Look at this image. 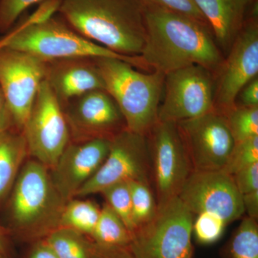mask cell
Instances as JSON below:
<instances>
[{
    "label": "cell",
    "mask_w": 258,
    "mask_h": 258,
    "mask_svg": "<svg viewBox=\"0 0 258 258\" xmlns=\"http://www.w3.org/2000/svg\"><path fill=\"white\" fill-rule=\"evenodd\" d=\"M66 203L52 183L50 169L28 159L3 208L6 229L10 235L30 242L44 239L58 228Z\"/></svg>",
    "instance_id": "cell-4"
},
{
    "label": "cell",
    "mask_w": 258,
    "mask_h": 258,
    "mask_svg": "<svg viewBox=\"0 0 258 258\" xmlns=\"http://www.w3.org/2000/svg\"><path fill=\"white\" fill-rule=\"evenodd\" d=\"M94 60L105 90L118 105L126 128L147 136L158 121L165 75L157 71L142 72L119 59Z\"/></svg>",
    "instance_id": "cell-5"
},
{
    "label": "cell",
    "mask_w": 258,
    "mask_h": 258,
    "mask_svg": "<svg viewBox=\"0 0 258 258\" xmlns=\"http://www.w3.org/2000/svg\"><path fill=\"white\" fill-rule=\"evenodd\" d=\"M150 152L146 136L126 128L111 139L109 152L95 175L78 191L76 198H86L111 185L132 180L148 181Z\"/></svg>",
    "instance_id": "cell-11"
},
{
    "label": "cell",
    "mask_w": 258,
    "mask_h": 258,
    "mask_svg": "<svg viewBox=\"0 0 258 258\" xmlns=\"http://www.w3.org/2000/svg\"><path fill=\"white\" fill-rule=\"evenodd\" d=\"M176 124L193 170H222L235 144L225 115L213 110Z\"/></svg>",
    "instance_id": "cell-13"
},
{
    "label": "cell",
    "mask_w": 258,
    "mask_h": 258,
    "mask_svg": "<svg viewBox=\"0 0 258 258\" xmlns=\"http://www.w3.org/2000/svg\"><path fill=\"white\" fill-rule=\"evenodd\" d=\"M46 71L47 61L36 55L9 47L0 51V90L19 132L23 131Z\"/></svg>",
    "instance_id": "cell-9"
},
{
    "label": "cell",
    "mask_w": 258,
    "mask_h": 258,
    "mask_svg": "<svg viewBox=\"0 0 258 258\" xmlns=\"http://www.w3.org/2000/svg\"><path fill=\"white\" fill-rule=\"evenodd\" d=\"M29 157L51 169L71 141L60 103L44 80L23 131Z\"/></svg>",
    "instance_id": "cell-7"
},
{
    "label": "cell",
    "mask_w": 258,
    "mask_h": 258,
    "mask_svg": "<svg viewBox=\"0 0 258 258\" xmlns=\"http://www.w3.org/2000/svg\"><path fill=\"white\" fill-rule=\"evenodd\" d=\"M232 258H258L257 220L247 217L241 222L231 241Z\"/></svg>",
    "instance_id": "cell-24"
},
{
    "label": "cell",
    "mask_w": 258,
    "mask_h": 258,
    "mask_svg": "<svg viewBox=\"0 0 258 258\" xmlns=\"http://www.w3.org/2000/svg\"><path fill=\"white\" fill-rule=\"evenodd\" d=\"M89 238L98 245L128 247L131 232L121 219L105 203Z\"/></svg>",
    "instance_id": "cell-20"
},
{
    "label": "cell",
    "mask_w": 258,
    "mask_h": 258,
    "mask_svg": "<svg viewBox=\"0 0 258 258\" xmlns=\"http://www.w3.org/2000/svg\"><path fill=\"white\" fill-rule=\"evenodd\" d=\"M111 139L71 141L50 169L51 179L67 203L101 167L109 152Z\"/></svg>",
    "instance_id": "cell-16"
},
{
    "label": "cell",
    "mask_w": 258,
    "mask_h": 258,
    "mask_svg": "<svg viewBox=\"0 0 258 258\" xmlns=\"http://www.w3.org/2000/svg\"><path fill=\"white\" fill-rule=\"evenodd\" d=\"M15 128L11 113L0 90V133L9 129Z\"/></svg>",
    "instance_id": "cell-35"
},
{
    "label": "cell",
    "mask_w": 258,
    "mask_h": 258,
    "mask_svg": "<svg viewBox=\"0 0 258 258\" xmlns=\"http://www.w3.org/2000/svg\"><path fill=\"white\" fill-rule=\"evenodd\" d=\"M132 199V218L134 230L145 225L157 213V202L148 181H128Z\"/></svg>",
    "instance_id": "cell-23"
},
{
    "label": "cell",
    "mask_w": 258,
    "mask_h": 258,
    "mask_svg": "<svg viewBox=\"0 0 258 258\" xmlns=\"http://www.w3.org/2000/svg\"><path fill=\"white\" fill-rule=\"evenodd\" d=\"M215 74L214 110L225 115L235 107L242 88L258 75L257 17L246 20Z\"/></svg>",
    "instance_id": "cell-12"
},
{
    "label": "cell",
    "mask_w": 258,
    "mask_h": 258,
    "mask_svg": "<svg viewBox=\"0 0 258 258\" xmlns=\"http://www.w3.org/2000/svg\"><path fill=\"white\" fill-rule=\"evenodd\" d=\"M144 2L146 38L139 56L148 71L166 75L198 64L215 76L225 56L209 25Z\"/></svg>",
    "instance_id": "cell-1"
},
{
    "label": "cell",
    "mask_w": 258,
    "mask_h": 258,
    "mask_svg": "<svg viewBox=\"0 0 258 258\" xmlns=\"http://www.w3.org/2000/svg\"><path fill=\"white\" fill-rule=\"evenodd\" d=\"M258 163V136L235 143L222 171L232 176Z\"/></svg>",
    "instance_id": "cell-27"
},
{
    "label": "cell",
    "mask_w": 258,
    "mask_h": 258,
    "mask_svg": "<svg viewBox=\"0 0 258 258\" xmlns=\"http://www.w3.org/2000/svg\"><path fill=\"white\" fill-rule=\"evenodd\" d=\"M232 176L241 195L258 190V163L244 168Z\"/></svg>",
    "instance_id": "cell-31"
},
{
    "label": "cell",
    "mask_w": 258,
    "mask_h": 258,
    "mask_svg": "<svg viewBox=\"0 0 258 258\" xmlns=\"http://www.w3.org/2000/svg\"><path fill=\"white\" fill-rule=\"evenodd\" d=\"M28 157L23 132L11 128L0 133V210H3Z\"/></svg>",
    "instance_id": "cell-19"
},
{
    "label": "cell",
    "mask_w": 258,
    "mask_h": 258,
    "mask_svg": "<svg viewBox=\"0 0 258 258\" xmlns=\"http://www.w3.org/2000/svg\"><path fill=\"white\" fill-rule=\"evenodd\" d=\"M157 191V205L179 195L193 171L177 124L158 120L146 136Z\"/></svg>",
    "instance_id": "cell-10"
},
{
    "label": "cell",
    "mask_w": 258,
    "mask_h": 258,
    "mask_svg": "<svg viewBox=\"0 0 258 258\" xmlns=\"http://www.w3.org/2000/svg\"><path fill=\"white\" fill-rule=\"evenodd\" d=\"M43 0H0V33L9 31L25 10Z\"/></svg>",
    "instance_id": "cell-29"
},
{
    "label": "cell",
    "mask_w": 258,
    "mask_h": 258,
    "mask_svg": "<svg viewBox=\"0 0 258 258\" xmlns=\"http://www.w3.org/2000/svg\"><path fill=\"white\" fill-rule=\"evenodd\" d=\"M26 258H58L44 239L34 241Z\"/></svg>",
    "instance_id": "cell-34"
},
{
    "label": "cell",
    "mask_w": 258,
    "mask_h": 258,
    "mask_svg": "<svg viewBox=\"0 0 258 258\" xmlns=\"http://www.w3.org/2000/svg\"><path fill=\"white\" fill-rule=\"evenodd\" d=\"M10 233L8 230L0 224V252L9 255Z\"/></svg>",
    "instance_id": "cell-37"
},
{
    "label": "cell",
    "mask_w": 258,
    "mask_h": 258,
    "mask_svg": "<svg viewBox=\"0 0 258 258\" xmlns=\"http://www.w3.org/2000/svg\"><path fill=\"white\" fill-rule=\"evenodd\" d=\"M45 81L60 106L94 90H105L94 58H67L47 61Z\"/></svg>",
    "instance_id": "cell-17"
},
{
    "label": "cell",
    "mask_w": 258,
    "mask_h": 258,
    "mask_svg": "<svg viewBox=\"0 0 258 258\" xmlns=\"http://www.w3.org/2000/svg\"><path fill=\"white\" fill-rule=\"evenodd\" d=\"M0 258H10V257H9V255H7V254L1 253V252H0Z\"/></svg>",
    "instance_id": "cell-39"
},
{
    "label": "cell",
    "mask_w": 258,
    "mask_h": 258,
    "mask_svg": "<svg viewBox=\"0 0 258 258\" xmlns=\"http://www.w3.org/2000/svg\"><path fill=\"white\" fill-rule=\"evenodd\" d=\"M222 53L227 54L243 28L253 0H195Z\"/></svg>",
    "instance_id": "cell-18"
},
{
    "label": "cell",
    "mask_w": 258,
    "mask_h": 258,
    "mask_svg": "<svg viewBox=\"0 0 258 258\" xmlns=\"http://www.w3.org/2000/svg\"><path fill=\"white\" fill-rule=\"evenodd\" d=\"M58 258H91L93 242L88 236L58 227L44 238Z\"/></svg>",
    "instance_id": "cell-21"
},
{
    "label": "cell",
    "mask_w": 258,
    "mask_h": 258,
    "mask_svg": "<svg viewBox=\"0 0 258 258\" xmlns=\"http://www.w3.org/2000/svg\"><path fill=\"white\" fill-rule=\"evenodd\" d=\"M57 13L76 32L116 53H142L144 0H61Z\"/></svg>",
    "instance_id": "cell-2"
},
{
    "label": "cell",
    "mask_w": 258,
    "mask_h": 258,
    "mask_svg": "<svg viewBox=\"0 0 258 258\" xmlns=\"http://www.w3.org/2000/svg\"><path fill=\"white\" fill-rule=\"evenodd\" d=\"M101 194L106 199V203L124 222L132 234L134 230V226L132 218V199L128 181H122L111 185L102 190Z\"/></svg>",
    "instance_id": "cell-26"
},
{
    "label": "cell",
    "mask_w": 258,
    "mask_h": 258,
    "mask_svg": "<svg viewBox=\"0 0 258 258\" xmlns=\"http://www.w3.org/2000/svg\"><path fill=\"white\" fill-rule=\"evenodd\" d=\"M91 258H135L128 247H109L93 243Z\"/></svg>",
    "instance_id": "cell-33"
},
{
    "label": "cell",
    "mask_w": 258,
    "mask_h": 258,
    "mask_svg": "<svg viewBox=\"0 0 258 258\" xmlns=\"http://www.w3.org/2000/svg\"><path fill=\"white\" fill-rule=\"evenodd\" d=\"M178 198L193 215L209 212L227 224L244 215L242 195L232 176L222 170H193Z\"/></svg>",
    "instance_id": "cell-14"
},
{
    "label": "cell",
    "mask_w": 258,
    "mask_h": 258,
    "mask_svg": "<svg viewBox=\"0 0 258 258\" xmlns=\"http://www.w3.org/2000/svg\"><path fill=\"white\" fill-rule=\"evenodd\" d=\"M215 83V74L198 64L166 74L158 120L178 123L213 111Z\"/></svg>",
    "instance_id": "cell-8"
},
{
    "label": "cell",
    "mask_w": 258,
    "mask_h": 258,
    "mask_svg": "<svg viewBox=\"0 0 258 258\" xmlns=\"http://www.w3.org/2000/svg\"><path fill=\"white\" fill-rule=\"evenodd\" d=\"M244 212L247 217L257 220L258 217V190L242 195Z\"/></svg>",
    "instance_id": "cell-36"
},
{
    "label": "cell",
    "mask_w": 258,
    "mask_h": 258,
    "mask_svg": "<svg viewBox=\"0 0 258 258\" xmlns=\"http://www.w3.org/2000/svg\"><path fill=\"white\" fill-rule=\"evenodd\" d=\"M101 213V208L94 202L71 199L64 205L59 227H67L88 237L94 230Z\"/></svg>",
    "instance_id": "cell-22"
},
{
    "label": "cell",
    "mask_w": 258,
    "mask_h": 258,
    "mask_svg": "<svg viewBox=\"0 0 258 258\" xmlns=\"http://www.w3.org/2000/svg\"><path fill=\"white\" fill-rule=\"evenodd\" d=\"M144 1L159 5L174 13L185 15L208 25L206 20L197 6L195 0H144Z\"/></svg>",
    "instance_id": "cell-30"
},
{
    "label": "cell",
    "mask_w": 258,
    "mask_h": 258,
    "mask_svg": "<svg viewBox=\"0 0 258 258\" xmlns=\"http://www.w3.org/2000/svg\"><path fill=\"white\" fill-rule=\"evenodd\" d=\"M71 141L111 139L126 128L114 99L106 90H94L62 106Z\"/></svg>",
    "instance_id": "cell-15"
},
{
    "label": "cell",
    "mask_w": 258,
    "mask_h": 258,
    "mask_svg": "<svg viewBox=\"0 0 258 258\" xmlns=\"http://www.w3.org/2000/svg\"><path fill=\"white\" fill-rule=\"evenodd\" d=\"M225 117L235 143L258 136V107L235 106Z\"/></svg>",
    "instance_id": "cell-25"
},
{
    "label": "cell",
    "mask_w": 258,
    "mask_h": 258,
    "mask_svg": "<svg viewBox=\"0 0 258 258\" xmlns=\"http://www.w3.org/2000/svg\"><path fill=\"white\" fill-rule=\"evenodd\" d=\"M60 0H46L20 21L21 28L8 47L25 51L45 61L67 58L119 59L147 72L140 56L116 53L76 32L58 14Z\"/></svg>",
    "instance_id": "cell-3"
},
{
    "label": "cell",
    "mask_w": 258,
    "mask_h": 258,
    "mask_svg": "<svg viewBox=\"0 0 258 258\" xmlns=\"http://www.w3.org/2000/svg\"><path fill=\"white\" fill-rule=\"evenodd\" d=\"M227 225L217 215L209 212H202L194 220L192 233L200 243L212 244L222 237Z\"/></svg>",
    "instance_id": "cell-28"
},
{
    "label": "cell",
    "mask_w": 258,
    "mask_h": 258,
    "mask_svg": "<svg viewBox=\"0 0 258 258\" xmlns=\"http://www.w3.org/2000/svg\"><path fill=\"white\" fill-rule=\"evenodd\" d=\"M20 28H21V23L19 22L15 26H13L9 31L6 32L5 35L0 37V51L9 45L10 42L13 40V37L18 33Z\"/></svg>",
    "instance_id": "cell-38"
},
{
    "label": "cell",
    "mask_w": 258,
    "mask_h": 258,
    "mask_svg": "<svg viewBox=\"0 0 258 258\" xmlns=\"http://www.w3.org/2000/svg\"><path fill=\"white\" fill-rule=\"evenodd\" d=\"M235 106L258 107V78H254L242 88L236 98Z\"/></svg>",
    "instance_id": "cell-32"
},
{
    "label": "cell",
    "mask_w": 258,
    "mask_h": 258,
    "mask_svg": "<svg viewBox=\"0 0 258 258\" xmlns=\"http://www.w3.org/2000/svg\"><path fill=\"white\" fill-rule=\"evenodd\" d=\"M150 221L131 234L135 258H192L194 215L178 197L157 205Z\"/></svg>",
    "instance_id": "cell-6"
}]
</instances>
